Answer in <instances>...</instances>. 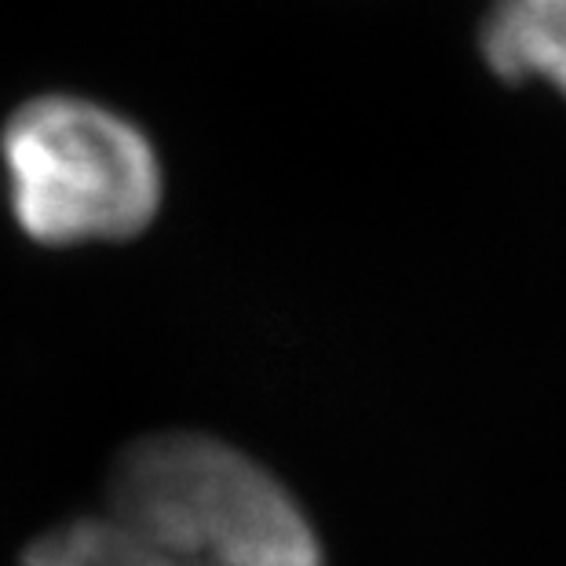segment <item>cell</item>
<instances>
[{
	"mask_svg": "<svg viewBox=\"0 0 566 566\" xmlns=\"http://www.w3.org/2000/svg\"><path fill=\"white\" fill-rule=\"evenodd\" d=\"M479 48L501 81H545L566 99V0H497Z\"/></svg>",
	"mask_w": 566,
	"mask_h": 566,
	"instance_id": "3",
	"label": "cell"
},
{
	"mask_svg": "<svg viewBox=\"0 0 566 566\" xmlns=\"http://www.w3.org/2000/svg\"><path fill=\"white\" fill-rule=\"evenodd\" d=\"M0 179L15 231L48 252L136 242L168 198L150 132L81 92H41L11 106L0 125Z\"/></svg>",
	"mask_w": 566,
	"mask_h": 566,
	"instance_id": "2",
	"label": "cell"
},
{
	"mask_svg": "<svg viewBox=\"0 0 566 566\" xmlns=\"http://www.w3.org/2000/svg\"><path fill=\"white\" fill-rule=\"evenodd\" d=\"M19 566H165L143 541L99 504L66 515L27 541Z\"/></svg>",
	"mask_w": 566,
	"mask_h": 566,
	"instance_id": "4",
	"label": "cell"
},
{
	"mask_svg": "<svg viewBox=\"0 0 566 566\" xmlns=\"http://www.w3.org/2000/svg\"><path fill=\"white\" fill-rule=\"evenodd\" d=\"M99 509L165 566H325V541L293 486L205 428L128 439L106 468Z\"/></svg>",
	"mask_w": 566,
	"mask_h": 566,
	"instance_id": "1",
	"label": "cell"
}]
</instances>
